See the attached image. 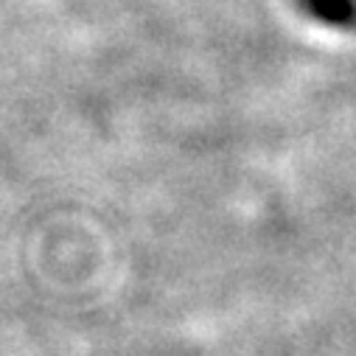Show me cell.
<instances>
[{"label":"cell","mask_w":356,"mask_h":356,"mask_svg":"<svg viewBox=\"0 0 356 356\" xmlns=\"http://www.w3.org/2000/svg\"><path fill=\"white\" fill-rule=\"evenodd\" d=\"M298 9L331 31H356V0H298Z\"/></svg>","instance_id":"1"}]
</instances>
